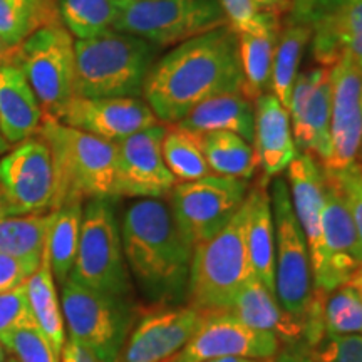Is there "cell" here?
<instances>
[{
  "label": "cell",
  "instance_id": "ab89813d",
  "mask_svg": "<svg viewBox=\"0 0 362 362\" xmlns=\"http://www.w3.org/2000/svg\"><path fill=\"white\" fill-rule=\"evenodd\" d=\"M312 356L315 362H362V334L325 336Z\"/></svg>",
  "mask_w": 362,
  "mask_h": 362
},
{
  "label": "cell",
  "instance_id": "bcb514c9",
  "mask_svg": "<svg viewBox=\"0 0 362 362\" xmlns=\"http://www.w3.org/2000/svg\"><path fill=\"white\" fill-rule=\"evenodd\" d=\"M0 66H19V45H11L0 37Z\"/></svg>",
  "mask_w": 362,
  "mask_h": 362
},
{
  "label": "cell",
  "instance_id": "277c9868",
  "mask_svg": "<svg viewBox=\"0 0 362 362\" xmlns=\"http://www.w3.org/2000/svg\"><path fill=\"white\" fill-rule=\"evenodd\" d=\"M76 96L138 98L155 61V45L111 33L76 40Z\"/></svg>",
  "mask_w": 362,
  "mask_h": 362
},
{
  "label": "cell",
  "instance_id": "d590c367",
  "mask_svg": "<svg viewBox=\"0 0 362 362\" xmlns=\"http://www.w3.org/2000/svg\"><path fill=\"white\" fill-rule=\"evenodd\" d=\"M62 25L76 40L99 37L112 30L117 0H57Z\"/></svg>",
  "mask_w": 362,
  "mask_h": 362
},
{
  "label": "cell",
  "instance_id": "7a4b0ae2",
  "mask_svg": "<svg viewBox=\"0 0 362 362\" xmlns=\"http://www.w3.org/2000/svg\"><path fill=\"white\" fill-rule=\"evenodd\" d=\"M124 259L149 300L176 305L187 300L193 247L181 235L170 205L161 198H139L121 221Z\"/></svg>",
  "mask_w": 362,
  "mask_h": 362
},
{
  "label": "cell",
  "instance_id": "ac0fdd59",
  "mask_svg": "<svg viewBox=\"0 0 362 362\" xmlns=\"http://www.w3.org/2000/svg\"><path fill=\"white\" fill-rule=\"evenodd\" d=\"M61 123L117 143L160 121L143 99L76 96L66 107Z\"/></svg>",
  "mask_w": 362,
  "mask_h": 362
},
{
  "label": "cell",
  "instance_id": "f5cc1de1",
  "mask_svg": "<svg viewBox=\"0 0 362 362\" xmlns=\"http://www.w3.org/2000/svg\"><path fill=\"white\" fill-rule=\"evenodd\" d=\"M357 161L362 163V141H361V148H359V153H357Z\"/></svg>",
  "mask_w": 362,
  "mask_h": 362
},
{
  "label": "cell",
  "instance_id": "9c48e42d",
  "mask_svg": "<svg viewBox=\"0 0 362 362\" xmlns=\"http://www.w3.org/2000/svg\"><path fill=\"white\" fill-rule=\"evenodd\" d=\"M270 198L275 223V296L293 319L304 324L315 291L309 247L293 211L287 181L275 178Z\"/></svg>",
  "mask_w": 362,
  "mask_h": 362
},
{
  "label": "cell",
  "instance_id": "d6986e66",
  "mask_svg": "<svg viewBox=\"0 0 362 362\" xmlns=\"http://www.w3.org/2000/svg\"><path fill=\"white\" fill-rule=\"evenodd\" d=\"M309 24L312 52L322 67L349 57L362 71V0H315Z\"/></svg>",
  "mask_w": 362,
  "mask_h": 362
},
{
  "label": "cell",
  "instance_id": "8fae6325",
  "mask_svg": "<svg viewBox=\"0 0 362 362\" xmlns=\"http://www.w3.org/2000/svg\"><path fill=\"white\" fill-rule=\"evenodd\" d=\"M247 194V180L208 175L176 183L168 194V205L181 235L194 247L221 232L245 203Z\"/></svg>",
  "mask_w": 362,
  "mask_h": 362
},
{
  "label": "cell",
  "instance_id": "8992f818",
  "mask_svg": "<svg viewBox=\"0 0 362 362\" xmlns=\"http://www.w3.org/2000/svg\"><path fill=\"white\" fill-rule=\"evenodd\" d=\"M61 307L71 341L84 346L101 362H121L134 322L126 297L93 291L67 279L61 285Z\"/></svg>",
  "mask_w": 362,
  "mask_h": 362
},
{
  "label": "cell",
  "instance_id": "8d00e7d4",
  "mask_svg": "<svg viewBox=\"0 0 362 362\" xmlns=\"http://www.w3.org/2000/svg\"><path fill=\"white\" fill-rule=\"evenodd\" d=\"M4 346L17 362H61L54 346L39 329L37 324H29L0 337Z\"/></svg>",
  "mask_w": 362,
  "mask_h": 362
},
{
  "label": "cell",
  "instance_id": "484cf974",
  "mask_svg": "<svg viewBox=\"0 0 362 362\" xmlns=\"http://www.w3.org/2000/svg\"><path fill=\"white\" fill-rule=\"evenodd\" d=\"M178 126L193 133L230 131L253 144L255 107L240 90H233L200 103L180 121Z\"/></svg>",
  "mask_w": 362,
  "mask_h": 362
},
{
  "label": "cell",
  "instance_id": "b9f144b4",
  "mask_svg": "<svg viewBox=\"0 0 362 362\" xmlns=\"http://www.w3.org/2000/svg\"><path fill=\"white\" fill-rule=\"evenodd\" d=\"M39 264L40 260L16 259V257L0 253V293L25 284Z\"/></svg>",
  "mask_w": 362,
  "mask_h": 362
},
{
  "label": "cell",
  "instance_id": "db71d44e",
  "mask_svg": "<svg viewBox=\"0 0 362 362\" xmlns=\"http://www.w3.org/2000/svg\"><path fill=\"white\" fill-rule=\"evenodd\" d=\"M7 362H17L16 359H13V357L12 356H8V361Z\"/></svg>",
  "mask_w": 362,
  "mask_h": 362
},
{
  "label": "cell",
  "instance_id": "836d02e7",
  "mask_svg": "<svg viewBox=\"0 0 362 362\" xmlns=\"http://www.w3.org/2000/svg\"><path fill=\"white\" fill-rule=\"evenodd\" d=\"M163 158L178 183L211 175L203 153L200 134L180 128L178 124H166Z\"/></svg>",
  "mask_w": 362,
  "mask_h": 362
},
{
  "label": "cell",
  "instance_id": "ee69618b",
  "mask_svg": "<svg viewBox=\"0 0 362 362\" xmlns=\"http://www.w3.org/2000/svg\"><path fill=\"white\" fill-rule=\"evenodd\" d=\"M61 362H101L93 352L86 349L81 344L67 339L61 351Z\"/></svg>",
  "mask_w": 362,
  "mask_h": 362
},
{
  "label": "cell",
  "instance_id": "7dc6e473",
  "mask_svg": "<svg viewBox=\"0 0 362 362\" xmlns=\"http://www.w3.org/2000/svg\"><path fill=\"white\" fill-rule=\"evenodd\" d=\"M255 4L260 7V11L277 12L280 16L291 8V2L288 0H255Z\"/></svg>",
  "mask_w": 362,
  "mask_h": 362
},
{
  "label": "cell",
  "instance_id": "60d3db41",
  "mask_svg": "<svg viewBox=\"0 0 362 362\" xmlns=\"http://www.w3.org/2000/svg\"><path fill=\"white\" fill-rule=\"evenodd\" d=\"M334 173H336L339 183H341L344 189V194L347 198V205H349L357 237H359V243L362 248V163L356 161L347 166V168L334 171Z\"/></svg>",
  "mask_w": 362,
  "mask_h": 362
},
{
  "label": "cell",
  "instance_id": "52a82bcc",
  "mask_svg": "<svg viewBox=\"0 0 362 362\" xmlns=\"http://www.w3.org/2000/svg\"><path fill=\"white\" fill-rule=\"evenodd\" d=\"M221 25L228 21L220 0H117L112 30L170 47Z\"/></svg>",
  "mask_w": 362,
  "mask_h": 362
},
{
  "label": "cell",
  "instance_id": "2e32d148",
  "mask_svg": "<svg viewBox=\"0 0 362 362\" xmlns=\"http://www.w3.org/2000/svg\"><path fill=\"white\" fill-rule=\"evenodd\" d=\"M166 124H155L116 143V194L165 198L178 181L163 158Z\"/></svg>",
  "mask_w": 362,
  "mask_h": 362
},
{
  "label": "cell",
  "instance_id": "816d5d0a",
  "mask_svg": "<svg viewBox=\"0 0 362 362\" xmlns=\"http://www.w3.org/2000/svg\"><path fill=\"white\" fill-rule=\"evenodd\" d=\"M8 361V352L6 349V346H4L2 341H0V362H7Z\"/></svg>",
  "mask_w": 362,
  "mask_h": 362
},
{
  "label": "cell",
  "instance_id": "f35d334b",
  "mask_svg": "<svg viewBox=\"0 0 362 362\" xmlns=\"http://www.w3.org/2000/svg\"><path fill=\"white\" fill-rule=\"evenodd\" d=\"M29 324H35V319L27 296V285L22 284L0 293V337Z\"/></svg>",
  "mask_w": 362,
  "mask_h": 362
},
{
  "label": "cell",
  "instance_id": "f546056e",
  "mask_svg": "<svg viewBox=\"0 0 362 362\" xmlns=\"http://www.w3.org/2000/svg\"><path fill=\"white\" fill-rule=\"evenodd\" d=\"M83 203H67L51 211L45 252L54 280L62 285L69 279L76 255H78L81 223H83Z\"/></svg>",
  "mask_w": 362,
  "mask_h": 362
},
{
  "label": "cell",
  "instance_id": "44dd1931",
  "mask_svg": "<svg viewBox=\"0 0 362 362\" xmlns=\"http://www.w3.org/2000/svg\"><path fill=\"white\" fill-rule=\"evenodd\" d=\"M288 192L293 211L309 247L312 272L320 270L324 262L322 205L324 168L309 153H298L287 168Z\"/></svg>",
  "mask_w": 362,
  "mask_h": 362
},
{
  "label": "cell",
  "instance_id": "603a6c76",
  "mask_svg": "<svg viewBox=\"0 0 362 362\" xmlns=\"http://www.w3.org/2000/svg\"><path fill=\"white\" fill-rule=\"evenodd\" d=\"M269 185L270 180L262 175L248 189L245 237L253 274L275 293V223Z\"/></svg>",
  "mask_w": 362,
  "mask_h": 362
},
{
  "label": "cell",
  "instance_id": "f907efd6",
  "mask_svg": "<svg viewBox=\"0 0 362 362\" xmlns=\"http://www.w3.org/2000/svg\"><path fill=\"white\" fill-rule=\"evenodd\" d=\"M8 144H7V141L6 139H4V136H2V131H0V156L2 155H6V153L8 151Z\"/></svg>",
  "mask_w": 362,
  "mask_h": 362
},
{
  "label": "cell",
  "instance_id": "c3c4849f",
  "mask_svg": "<svg viewBox=\"0 0 362 362\" xmlns=\"http://www.w3.org/2000/svg\"><path fill=\"white\" fill-rule=\"evenodd\" d=\"M6 216H13L11 203H8L6 193H4L2 187H0V220L6 218Z\"/></svg>",
  "mask_w": 362,
  "mask_h": 362
},
{
  "label": "cell",
  "instance_id": "4dcf8cb0",
  "mask_svg": "<svg viewBox=\"0 0 362 362\" xmlns=\"http://www.w3.org/2000/svg\"><path fill=\"white\" fill-rule=\"evenodd\" d=\"M202 138L208 168L211 175L225 178L250 180L259 166L255 148L242 136L230 131H211L198 133Z\"/></svg>",
  "mask_w": 362,
  "mask_h": 362
},
{
  "label": "cell",
  "instance_id": "ffe728a7",
  "mask_svg": "<svg viewBox=\"0 0 362 362\" xmlns=\"http://www.w3.org/2000/svg\"><path fill=\"white\" fill-rule=\"evenodd\" d=\"M332 78V156L324 168L344 170L357 161L362 141V71L349 57L330 67Z\"/></svg>",
  "mask_w": 362,
  "mask_h": 362
},
{
  "label": "cell",
  "instance_id": "e575fe53",
  "mask_svg": "<svg viewBox=\"0 0 362 362\" xmlns=\"http://www.w3.org/2000/svg\"><path fill=\"white\" fill-rule=\"evenodd\" d=\"M51 214L17 215L0 220V253L16 259L40 260Z\"/></svg>",
  "mask_w": 362,
  "mask_h": 362
},
{
  "label": "cell",
  "instance_id": "7c38bea8",
  "mask_svg": "<svg viewBox=\"0 0 362 362\" xmlns=\"http://www.w3.org/2000/svg\"><path fill=\"white\" fill-rule=\"evenodd\" d=\"M0 187L13 216L51 214L56 170L51 148L39 133L13 144L0 156Z\"/></svg>",
  "mask_w": 362,
  "mask_h": 362
},
{
  "label": "cell",
  "instance_id": "d6a6232c",
  "mask_svg": "<svg viewBox=\"0 0 362 362\" xmlns=\"http://www.w3.org/2000/svg\"><path fill=\"white\" fill-rule=\"evenodd\" d=\"M325 336L362 334V265L332 292L324 293Z\"/></svg>",
  "mask_w": 362,
  "mask_h": 362
},
{
  "label": "cell",
  "instance_id": "e0dca14e",
  "mask_svg": "<svg viewBox=\"0 0 362 362\" xmlns=\"http://www.w3.org/2000/svg\"><path fill=\"white\" fill-rule=\"evenodd\" d=\"M205 312L192 305H166L139 317L126 339L121 362H168L200 327Z\"/></svg>",
  "mask_w": 362,
  "mask_h": 362
},
{
  "label": "cell",
  "instance_id": "d4e9b609",
  "mask_svg": "<svg viewBox=\"0 0 362 362\" xmlns=\"http://www.w3.org/2000/svg\"><path fill=\"white\" fill-rule=\"evenodd\" d=\"M228 312L253 329L274 334L282 346L302 342V324L280 305L277 296L255 274L240 288Z\"/></svg>",
  "mask_w": 362,
  "mask_h": 362
},
{
  "label": "cell",
  "instance_id": "4316f807",
  "mask_svg": "<svg viewBox=\"0 0 362 362\" xmlns=\"http://www.w3.org/2000/svg\"><path fill=\"white\" fill-rule=\"evenodd\" d=\"M282 24L272 22L259 33H238V61L242 69V88L240 93L252 103L270 93L272 64H274L275 44Z\"/></svg>",
  "mask_w": 362,
  "mask_h": 362
},
{
  "label": "cell",
  "instance_id": "5bb4252c",
  "mask_svg": "<svg viewBox=\"0 0 362 362\" xmlns=\"http://www.w3.org/2000/svg\"><path fill=\"white\" fill-rule=\"evenodd\" d=\"M282 342L274 334L253 329L228 310L205 312L187 346L168 362H206L220 357L274 359Z\"/></svg>",
  "mask_w": 362,
  "mask_h": 362
},
{
  "label": "cell",
  "instance_id": "681fc988",
  "mask_svg": "<svg viewBox=\"0 0 362 362\" xmlns=\"http://www.w3.org/2000/svg\"><path fill=\"white\" fill-rule=\"evenodd\" d=\"M206 362H272V359H248V357H220Z\"/></svg>",
  "mask_w": 362,
  "mask_h": 362
},
{
  "label": "cell",
  "instance_id": "f6af8a7d",
  "mask_svg": "<svg viewBox=\"0 0 362 362\" xmlns=\"http://www.w3.org/2000/svg\"><path fill=\"white\" fill-rule=\"evenodd\" d=\"M314 4H315V0H292L291 8H288L291 17L292 19L300 21V22H309V17H310L312 8H314Z\"/></svg>",
  "mask_w": 362,
  "mask_h": 362
},
{
  "label": "cell",
  "instance_id": "cb8c5ba5",
  "mask_svg": "<svg viewBox=\"0 0 362 362\" xmlns=\"http://www.w3.org/2000/svg\"><path fill=\"white\" fill-rule=\"evenodd\" d=\"M44 112L19 66H0V131L8 146L35 136Z\"/></svg>",
  "mask_w": 362,
  "mask_h": 362
},
{
  "label": "cell",
  "instance_id": "30bf717a",
  "mask_svg": "<svg viewBox=\"0 0 362 362\" xmlns=\"http://www.w3.org/2000/svg\"><path fill=\"white\" fill-rule=\"evenodd\" d=\"M74 37L62 24L47 25L19 44V67L37 96L44 117L61 121L76 98Z\"/></svg>",
  "mask_w": 362,
  "mask_h": 362
},
{
  "label": "cell",
  "instance_id": "9a60e30c",
  "mask_svg": "<svg viewBox=\"0 0 362 362\" xmlns=\"http://www.w3.org/2000/svg\"><path fill=\"white\" fill-rule=\"evenodd\" d=\"M292 134L300 153L325 166L332 156V78L330 67H315L297 76L288 101Z\"/></svg>",
  "mask_w": 362,
  "mask_h": 362
},
{
  "label": "cell",
  "instance_id": "7402d4cb",
  "mask_svg": "<svg viewBox=\"0 0 362 362\" xmlns=\"http://www.w3.org/2000/svg\"><path fill=\"white\" fill-rule=\"evenodd\" d=\"M255 107V148L259 166L267 178H277L296 160L298 149L293 141L288 111L272 93H267L253 103Z\"/></svg>",
  "mask_w": 362,
  "mask_h": 362
},
{
  "label": "cell",
  "instance_id": "f1b7e54d",
  "mask_svg": "<svg viewBox=\"0 0 362 362\" xmlns=\"http://www.w3.org/2000/svg\"><path fill=\"white\" fill-rule=\"evenodd\" d=\"M310 39L312 27L309 22L296 21L292 17H288L279 33L274 52V64H272L270 93L279 99L285 110L291 101L298 64H300V59L304 56Z\"/></svg>",
  "mask_w": 362,
  "mask_h": 362
},
{
  "label": "cell",
  "instance_id": "4fadbf2b",
  "mask_svg": "<svg viewBox=\"0 0 362 362\" xmlns=\"http://www.w3.org/2000/svg\"><path fill=\"white\" fill-rule=\"evenodd\" d=\"M322 240L324 262L314 275V287L327 293L346 282L362 265V248L341 183L334 171L325 168Z\"/></svg>",
  "mask_w": 362,
  "mask_h": 362
},
{
  "label": "cell",
  "instance_id": "5b68a950",
  "mask_svg": "<svg viewBox=\"0 0 362 362\" xmlns=\"http://www.w3.org/2000/svg\"><path fill=\"white\" fill-rule=\"evenodd\" d=\"M245 220L247 208L243 203L221 232L193 247L188 305L203 312L228 310L240 288L252 277Z\"/></svg>",
  "mask_w": 362,
  "mask_h": 362
},
{
  "label": "cell",
  "instance_id": "83f0119b",
  "mask_svg": "<svg viewBox=\"0 0 362 362\" xmlns=\"http://www.w3.org/2000/svg\"><path fill=\"white\" fill-rule=\"evenodd\" d=\"M27 296L33 309L35 324L51 341L57 354H61L66 344V324L62 315L61 296L57 293L47 252H42V259L33 275L27 279Z\"/></svg>",
  "mask_w": 362,
  "mask_h": 362
},
{
  "label": "cell",
  "instance_id": "ba28073f",
  "mask_svg": "<svg viewBox=\"0 0 362 362\" xmlns=\"http://www.w3.org/2000/svg\"><path fill=\"white\" fill-rule=\"evenodd\" d=\"M112 198L88 200L71 280L93 291L128 297L131 291L121 228Z\"/></svg>",
  "mask_w": 362,
  "mask_h": 362
},
{
  "label": "cell",
  "instance_id": "74e56055",
  "mask_svg": "<svg viewBox=\"0 0 362 362\" xmlns=\"http://www.w3.org/2000/svg\"><path fill=\"white\" fill-rule=\"evenodd\" d=\"M228 25L235 33H259L272 22L280 21V13L260 11L255 0H220Z\"/></svg>",
  "mask_w": 362,
  "mask_h": 362
},
{
  "label": "cell",
  "instance_id": "7bdbcfd3",
  "mask_svg": "<svg viewBox=\"0 0 362 362\" xmlns=\"http://www.w3.org/2000/svg\"><path fill=\"white\" fill-rule=\"evenodd\" d=\"M274 362H315L312 356V349L304 342L287 344V346L280 347L277 357Z\"/></svg>",
  "mask_w": 362,
  "mask_h": 362
},
{
  "label": "cell",
  "instance_id": "6da1fadb",
  "mask_svg": "<svg viewBox=\"0 0 362 362\" xmlns=\"http://www.w3.org/2000/svg\"><path fill=\"white\" fill-rule=\"evenodd\" d=\"M240 88L237 33L221 25L180 44L153 64L143 96L161 124H178L200 103Z\"/></svg>",
  "mask_w": 362,
  "mask_h": 362
},
{
  "label": "cell",
  "instance_id": "1f68e13d",
  "mask_svg": "<svg viewBox=\"0 0 362 362\" xmlns=\"http://www.w3.org/2000/svg\"><path fill=\"white\" fill-rule=\"evenodd\" d=\"M62 24L57 0H0V37L11 45L47 25Z\"/></svg>",
  "mask_w": 362,
  "mask_h": 362
},
{
  "label": "cell",
  "instance_id": "3957f363",
  "mask_svg": "<svg viewBox=\"0 0 362 362\" xmlns=\"http://www.w3.org/2000/svg\"><path fill=\"white\" fill-rule=\"evenodd\" d=\"M39 134L52 153L56 170L54 206L94 198H117L116 143L44 117Z\"/></svg>",
  "mask_w": 362,
  "mask_h": 362
}]
</instances>
